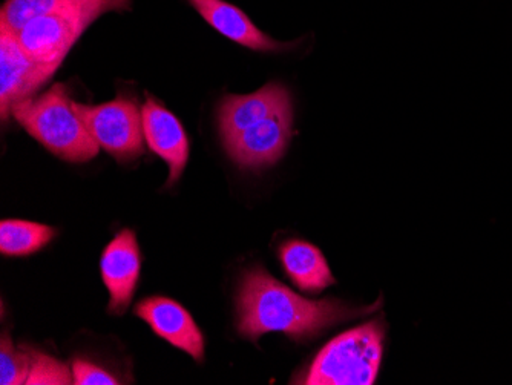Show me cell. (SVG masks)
<instances>
[{
    "label": "cell",
    "instance_id": "cell-15",
    "mask_svg": "<svg viewBox=\"0 0 512 385\" xmlns=\"http://www.w3.org/2000/svg\"><path fill=\"white\" fill-rule=\"evenodd\" d=\"M30 369V347L14 346L11 336L4 333L0 341V384H27Z\"/></svg>",
    "mask_w": 512,
    "mask_h": 385
},
{
    "label": "cell",
    "instance_id": "cell-4",
    "mask_svg": "<svg viewBox=\"0 0 512 385\" xmlns=\"http://www.w3.org/2000/svg\"><path fill=\"white\" fill-rule=\"evenodd\" d=\"M382 352V324L378 321L362 324L332 339L316 355L301 384L371 385L378 376Z\"/></svg>",
    "mask_w": 512,
    "mask_h": 385
},
{
    "label": "cell",
    "instance_id": "cell-6",
    "mask_svg": "<svg viewBox=\"0 0 512 385\" xmlns=\"http://www.w3.org/2000/svg\"><path fill=\"white\" fill-rule=\"evenodd\" d=\"M293 134L292 100L223 142L229 157L241 168L263 169L275 165L287 151Z\"/></svg>",
    "mask_w": 512,
    "mask_h": 385
},
{
    "label": "cell",
    "instance_id": "cell-16",
    "mask_svg": "<svg viewBox=\"0 0 512 385\" xmlns=\"http://www.w3.org/2000/svg\"><path fill=\"white\" fill-rule=\"evenodd\" d=\"M69 0H7L2 7L0 25L19 33L34 17L56 11Z\"/></svg>",
    "mask_w": 512,
    "mask_h": 385
},
{
    "label": "cell",
    "instance_id": "cell-3",
    "mask_svg": "<svg viewBox=\"0 0 512 385\" xmlns=\"http://www.w3.org/2000/svg\"><path fill=\"white\" fill-rule=\"evenodd\" d=\"M132 0H69L50 14L34 17L16 34L33 62L56 73L74 43L100 16L128 11Z\"/></svg>",
    "mask_w": 512,
    "mask_h": 385
},
{
    "label": "cell",
    "instance_id": "cell-11",
    "mask_svg": "<svg viewBox=\"0 0 512 385\" xmlns=\"http://www.w3.org/2000/svg\"><path fill=\"white\" fill-rule=\"evenodd\" d=\"M189 4L218 33L250 50L276 53L292 47L290 43L276 42L272 37L264 34L244 11L226 0H189Z\"/></svg>",
    "mask_w": 512,
    "mask_h": 385
},
{
    "label": "cell",
    "instance_id": "cell-18",
    "mask_svg": "<svg viewBox=\"0 0 512 385\" xmlns=\"http://www.w3.org/2000/svg\"><path fill=\"white\" fill-rule=\"evenodd\" d=\"M73 370L74 384L76 385H115L120 384L117 378L100 369L96 364L83 361V359H76L71 366Z\"/></svg>",
    "mask_w": 512,
    "mask_h": 385
},
{
    "label": "cell",
    "instance_id": "cell-14",
    "mask_svg": "<svg viewBox=\"0 0 512 385\" xmlns=\"http://www.w3.org/2000/svg\"><path fill=\"white\" fill-rule=\"evenodd\" d=\"M56 237V229L34 221L4 220L0 223V252L8 257L36 254Z\"/></svg>",
    "mask_w": 512,
    "mask_h": 385
},
{
    "label": "cell",
    "instance_id": "cell-9",
    "mask_svg": "<svg viewBox=\"0 0 512 385\" xmlns=\"http://www.w3.org/2000/svg\"><path fill=\"white\" fill-rule=\"evenodd\" d=\"M142 114L146 143L168 165L169 178L166 186L175 185L188 165V135L180 120L155 99L146 100Z\"/></svg>",
    "mask_w": 512,
    "mask_h": 385
},
{
    "label": "cell",
    "instance_id": "cell-2",
    "mask_svg": "<svg viewBox=\"0 0 512 385\" xmlns=\"http://www.w3.org/2000/svg\"><path fill=\"white\" fill-rule=\"evenodd\" d=\"M11 116L31 137L65 162L86 163L100 146L80 119L68 89L59 83L39 97L17 103Z\"/></svg>",
    "mask_w": 512,
    "mask_h": 385
},
{
    "label": "cell",
    "instance_id": "cell-5",
    "mask_svg": "<svg viewBox=\"0 0 512 385\" xmlns=\"http://www.w3.org/2000/svg\"><path fill=\"white\" fill-rule=\"evenodd\" d=\"M74 109L92 137L119 162H134L145 152L143 114L134 99L117 97L103 105H82L74 102Z\"/></svg>",
    "mask_w": 512,
    "mask_h": 385
},
{
    "label": "cell",
    "instance_id": "cell-1",
    "mask_svg": "<svg viewBox=\"0 0 512 385\" xmlns=\"http://www.w3.org/2000/svg\"><path fill=\"white\" fill-rule=\"evenodd\" d=\"M378 307L352 309L336 300L312 301L292 292L261 267L244 274L237 298V329L256 341L264 333L279 332L296 341L313 338L322 330Z\"/></svg>",
    "mask_w": 512,
    "mask_h": 385
},
{
    "label": "cell",
    "instance_id": "cell-8",
    "mask_svg": "<svg viewBox=\"0 0 512 385\" xmlns=\"http://www.w3.org/2000/svg\"><path fill=\"white\" fill-rule=\"evenodd\" d=\"M100 266L109 293L108 312L123 315L131 306L142 269V255L134 232L125 229L115 235L103 252Z\"/></svg>",
    "mask_w": 512,
    "mask_h": 385
},
{
    "label": "cell",
    "instance_id": "cell-12",
    "mask_svg": "<svg viewBox=\"0 0 512 385\" xmlns=\"http://www.w3.org/2000/svg\"><path fill=\"white\" fill-rule=\"evenodd\" d=\"M292 100L286 86L269 83L249 96H227L218 109L221 140L232 139L238 132Z\"/></svg>",
    "mask_w": 512,
    "mask_h": 385
},
{
    "label": "cell",
    "instance_id": "cell-10",
    "mask_svg": "<svg viewBox=\"0 0 512 385\" xmlns=\"http://www.w3.org/2000/svg\"><path fill=\"white\" fill-rule=\"evenodd\" d=\"M134 312L172 346L188 353L195 361H203V333L183 306L169 298L151 297L140 301Z\"/></svg>",
    "mask_w": 512,
    "mask_h": 385
},
{
    "label": "cell",
    "instance_id": "cell-17",
    "mask_svg": "<svg viewBox=\"0 0 512 385\" xmlns=\"http://www.w3.org/2000/svg\"><path fill=\"white\" fill-rule=\"evenodd\" d=\"M31 369L27 385L74 384L73 370L57 361L53 356L30 349Z\"/></svg>",
    "mask_w": 512,
    "mask_h": 385
},
{
    "label": "cell",
    "instance_id": "cell-7",
    "mask_svg": "<svg viewBox=\"0 0 512 385\" xmlns=\"http://www.w3.org/2000/svg\"><path fill=\"white\" fill-rule=\"evenodd\" d=\"M0 62V112L2 120H7L14 106L34 97L54 73L33 62L20 47L16 33L4 25H0Z\"/></svg>",
    "mask_w": 512,
    "mask_h": 385
},
{
    "label": "cell",
    "instance_id": "cell-13",
    "mask_svg": "<svg viewBox=\"0 0 512 385\" xmlns=\"http://www.w3.org/2000/svg\"><path fill=\"white\" fill-rule=\"evenodd\" d=\"M279 258L290 280L304 292L319 293L335 284L329 264L313 244L287 241L279 247Z\"/></svg>",
    "mask_w": 512,
    "mask_h": 385
}]
</instances>
